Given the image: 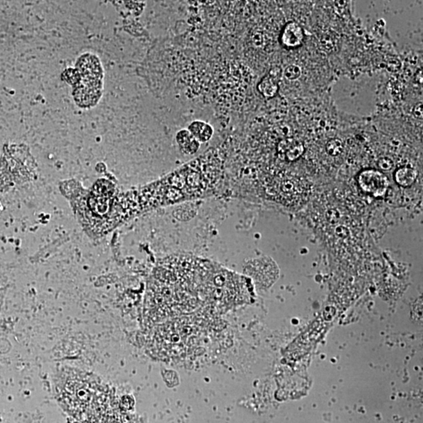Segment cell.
Returning a JSON list of instances; mask_svg holds the SVG:
<instances>
[{
    "instance_id": "cell-1",
    "label": "cell",
    "mask_w": 423,
    "mask_h": 423,
    "mask_svg": "<svg viewBox=\"0 0 423 423\" xmlns=\"http://www.w3.org/2000/svg\"><path fill=\"white\" fill-rule=\"evenodd\" d=\"M103 69L98 57L85 53L76 63V69L63 72L62 80L73 87V95L82 108L94 107L100 101L103 92Z\"/></svg>"
},
{
    "instance_id": "cell-2",
    "label": "cell",
    "mask_w": 423,
    "mask_h": 423,
    "mask_svg": "<svg viewBox=\"0 0 423 423\" xmlns=\"http://www.w3.org/2000/svg\"><path fill=\"white\" fill-rule=\"evenodd\" d=\"M358 183L364 192L376 198L386 195L390 182L386 175L376 169H365L358 176Z\"/></svg>"
},
{
    "instance_id": "cell-3",
    "label": "cell",
    "mask_w": 423,
    "mask_h": 423,
    "mask_svg": "<svg viewBox=\"0 0 423 423\" xmlns=\"http://www.w3.org/2000/svg\"><path fill=\"white\" fill-rule=\"evenodd\" d=\"M304 34L301 27L296 22L288 23L282 32L281 42L286 47H298L303 42Z\"/></svg>"
},
{
    "instance_id": "cell-4",
    "label": "cell",
    "mask_w": 423,
    "mask_h": 423,
    "mask_svg": "<svg viewBox=\"0 0 423 423\" xmlns=\"http://www.w3.org/2000/svg\"><path fill=\"white\" fill-rule=\"evenodd\" d=\"M279 154L289 161H295L301 157L304 152V146L300 141L294 138H288L280 141L278 145Z\"/></svg>"
},
{
    "instance_id": "cell-5",
    "label": "cell",
    "mask_w": 423,
    "mask_h": 423,
    "mask_svg": "<svg viewBox=\"0 0 423 423\" xmlns=\"http://www.w3.org/2000/svg\"><path fill=\"white\" fill-rule=\"evenodd\" d=\"M176 142L180 151L185 155H194L198 151L201 144L187 129H181L176 134Z\"/></svg>"
},
{
    "instance_id": "cell-6",
    "label": "cell",
    "mask_w": 423,
    "mask_h": 423,
    "mask_svg": "<svg viewBox=\"0 0 423 423\" xmlns=\"http://www.w3.org/2000/svg\"><path fill=\"white\" fill-rule=\"evenodd\" d=\"M187 130L201 143H205L214 135V128L207 122L196 120L188 125Z\"/></svg>"
},
{
    "instance_id": "cell-7",
    "label": "cell",
    "mask_w": 423,
    "mask_h": 423,
    "mask_svg": "<svg viewBox=\"0 0 423 423\" xmlns=\"http://www.w3.org/2000/svg\"><path fill=\"white\" fill-rule=\"evenodd\" d=\"M418 176L415 169L408 166L399 168L394 174V179L402 187H407L412 185Z\"/></svg>"
},
{
    "instance_id": "cell-8",
    "label": "cell",
    "mask_w": 423,
    "mask_h": 423,
    "mask_svg": "<svg viewBox=\"0 0 423 423\" xmlns=\"http://www.w3.org/2000/svg\"><path fill=\"white\" fill-rule=\"evenodd\" d=\"M299 186L300 185L295 183L293 180H285L281 184L282 197L287 200L300 199L303 194H305L306 192L302 191Z\"/></svg>"
},
{
    "instance_id": "cell-9",
    "label": "cell",
    "mask_w": 423,
    "mask_h": 423,
    "mask_svg": "<svg viewBox=\"0 0 423 423\" xmlns=\"http://www.w3.org/2000/svg\"><path fill=\"white\" fill-rule=\"evenodd\" d=\"M258 89L265 97L271 98L277 94L278 91V84L274 77L267 76L263 78L262 81L259 83Z\"/></svg>"
},
{
    "instance_id": "cell-10",
    "label": "cell",
    "mask_w": 423,
    "mask_h": 423,
    "mask_svg": "<svg viewBox=\"0 0 423 423\" xmlns=\"http://www.w3.org/2000/svg\"><path fill=\"white\" fill-rule=\"evenodd\" d=\"M343 150V143L339 139H332L328 141L326 145V151L328 155L336 156L342 153Z\"/></svg>"
},
{
    "instance_id": "cell-11",
    "label": "cell",
    "mask_w": 423,
    "mask_h": 423,
    "mask_svg": "<svg viewBox=\"0 0 423 423\" xmlns=\"http://www.w3.org/2000/svg\"><path fill=\"white\" fill-rule=\"evenodd\" d=\"M301 76V68L296 64L289 65L285 70V76L289 80H297Z\"/></svg>"
},
{
    "instance_id": "cell-12",
    "label": "cell",
    "mask_w": 423,
    "mask_h": 423,
    "mask_svg": "<svg viewBox=\"0 0 423 423\" xmlns=\"http://www.w3.org/2000/svg\"><path fill=\"white\" fill-rule=\"evenodd\" d=\"M378 166H379V169H382L383 171H389L390 169H393L394 164H393L392 159H389V158H382L378 162Z\"/></svg>"
},
{
    "instance_id": "cell-13",
    "label": "cell",
    "mask_w": 423,
    "mask_h": 423,
    "mask_svg": "<svg viewBox=\"0 0 423 423\" xmlns=\"http://www.w3.org/2000/svg\"><path fill=\"white\" fill-rule=\"evenodd\" d=\"M414 115H415L416 118H422L423 116V108L422 104H417L414 108Z\"/></svg>"
},
{
    "instance_id": "cell-14",
    "label": "cell",
    "mask_w": 423,
    "mask_h": 423,
    "mask_svg": "<svg viewBox=\"0 0 423 423\" xmlns=\"http://www.w3.org/2000/svg\"><path fill=\"white\" fill-rule=\"evenodd\" d=\"M0 306H1V298H0Z\"/></svg>"
}]
</instances>
